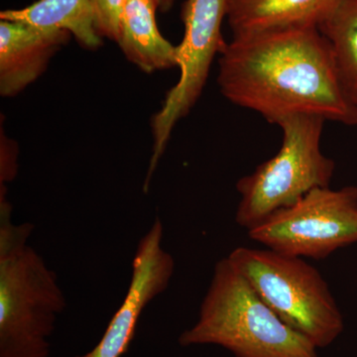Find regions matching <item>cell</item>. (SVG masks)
Wrapping results in <instances>:
<instances>
[{"label":"cell","mask_w":357,"mask_h":357,"mask_svg":"<svg viewBox=\"0 0 357 357\" xmlns=\"http://www.w3.org/2000/svg\"><path fill=\"white\" fill-rule=\"evenodd\" d=\"M218 84L230 102L278 124L293 115L357 126L332 47L319 27L232 36L220 53Z\"/></svg>","instance_id":"cell-1"},{"label":"cell","mask_w":357,"mask_h":357,"mask_svg":"<svg viewBox=\"0 0 357 357\" xmlns=\"http://www.w3.org/2000/svg\"><path fill=\"white\" fill-rule=\"evenodd\" d=\"M13 206L0 199V357H48L66 298L41 256L27 244L33 225L11 222Z\"/></svg>","instance_id":"cell-2"},{"label":"cell","mask_w":357,"mask_h":357,"mask_svg":"<svg viewBox=\"0 0 357 357\" xmlns=\"http://www.w3.org/2000/svg\"><path fill=\"white\" fill-rule=\"evenodd\" d=\"M178 344H217L236 357H319L309 340L263 302L229 257L215 264L198 321Z\"/></svg>","instance_id":"cell-3"},{"label":"cell","mask_w":357,"mask_h":357,"mask_svg":"<svg viewBox=\"0 0 357 357\" xmlns=\"http://www.w3.org/2000/svg\"><path fill=\"white\" fill-rule=\"evenodd\" d=\"M227 257L263 302L317 349L344 332V316L328 283L305 258L245 246Z\"/></svg>","instance_id":"cell-4"},{"label":"cell","mask_w":357,"mask_h":357,"mask_svg":"<svg viewBox=\"0 0 357 357\" xmlns=\"http://www.w3.org/2000/svg\"><path fill=\"white\" fill-rule=\"evenodd\" d=\"M325 122L317 115L298 114L277 124L283 134L278 153L237 182L239 227L248 231L312 190L330 187L335 163L321 150Z\"/></svg>","instance_id":"cell-5"},{"label":"cell","mask_w":357,"mask_h":357,"mask_svg":"<svg viewBox=\"0 0 357 357\" xmlns=\"http://www.w3.org/2000/svg\"><path fill=\"white\" fill-rule=\"evenodd\" d=\"M248 236L282 255L325 259L357 243V187L312 190L248 230Z\"/></svg>","instance_id":"cell-6"},{"label":"cell","mask_w":357,"mask_h":357,"mask_svg":"<svg viewBox=\"0 0 357 357\" xmlns=\"http://www.w3.org/2000/svg\"><path fill=\"white\" fill-rule=\"evenodd\" d=\"M227 6V0H187L183 4L181 18L185 33L182 43L177 46L180 79L168 91L161 109L152 119L153 154L144 183L145 192L174 128L198 102L213 59L217 54L220 55L227 45L222 33Z\"/></svg>","instance_id":"cell-7"},{"label":"cell","mask_w":357,"mask_h":357,"mask_svg":"<svg viewBox=\"0 0 357 357\" xmlns=\"http://www.w3.org/2000/svg\"><path fill=\"white\" fill-rule=\"evenodd\" d=\"M162 238L163 225L157 218L136 249L126 299L95 349L77 357H121L128 351L143 310L168 288L172 279L175 261L162 248Z\"/></svg>","instance_id":"cell-8"},{"label":"cell","mask_w":357,"mask_h":357,"mask_svg":"<svg viewBox=\"0 0 357 357\" xmlns=\"http://www.w3.org/2000/svg\"><path fill=\"white\" fill-rule=\"evenodd\" d=\"M72 37L66 30L0 21V95L13 98L34 83Z\"/></svg>","instance_id":"cell-9"},{"label":"cell","mask_w":357,"mask_h":357,"mask_svg":"<svg viewBox=\"0 0 357 357\" xmlns=\"http://www.w3.org/2000/svg\"><path fill=\"white\" fill-rule=\"evenodd\" d=\"M338 0H227L232 36L294 27H319Z\"/></svg>","instance_id":"cell-10"},{"label":"cell","mask_w":357,"mask_h":357,"mask_svg":"<svg viewBox=\"0 0 357 357\" xmlns=\"http://www.w3.org/2000/svg\"><path fill=\"white\" fill-rule=\"evenodd\" d=\"M157 0H128L117 44L129 62L145 73L178 67L177 46L162 36L157 24Z\"/></svg>","instance_id":"cell-11"},{"label":"cell","mask_w":357,"mask_h":357,"mask_svg":"<svg viewBox=\"0 0 357 357\" xmlns=\"http://www.w3.org/2000/svg\"><path fill=\"white\" fill-rule=\"evenodd\" d=\"M0 20L20 21L43 29L66 30L84 49L102 46L93 23L91 0H38L21 9L0 13Z\"/></svg>","instance_id":"cell-12"},{"label":"cell","mask_w":357,"mask_h":357,"mask_svg":"<svg viewBox=\"0 0 357 357\" xmlns=\"http://www.w3.org/2000/svg\"><path fill=\"white\" fill-rule=\"evenodd\" d=\"M319 29L332 47L345 95L357 107V0H338Z\"/></svg>","instance_id":"cell-13"},{"label":"cell","mask_w":357,"mask_h":357,"mask_svg":"<svg viewBox=\"0 0 357 357\" xmlns=\"http://www.w3.org/2000/svg\"><path fill=\"white\" fill-rule=\"evenodd\" d=\"M126 2L128 0H91L93 23L98 36L117 43Z\"/></svg>","instance_id":"cell-14"},{"label":"cell","mask_w":357,"mask_h":357,"mask_svg":"<svg viewBox=\"0 0 357 357\" xmlns=\"http://www.w3.org/2000/svg\"><path fill=\"white\" fill-rule=\"evenodd\" d=\"M18 148L14 141L1 133V160H0V185L11 182L17 174Z\"/></svg>","instance_id":"cell-15"},{"label":"cell","mask_w":357,"mask_h":357,"mask_svg":"<svg viewBox=\"0 0 357 357\" xmlns=\"http://www.w3.org/2000/svg\"><path fill=\"white\" fill-rule=\"evenodd\" d=\"M158 1L159 10L161 13H168L175 4L176 0H157Z\"/></svg>","instance_id":"cell-16"}]
</instances>
